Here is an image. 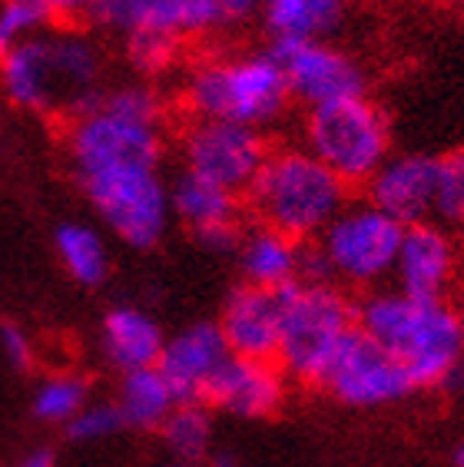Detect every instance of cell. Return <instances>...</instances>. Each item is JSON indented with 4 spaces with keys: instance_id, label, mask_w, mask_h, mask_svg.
<instances>
[{
    "instance_id": "obj_1",
    "label": "cell",
    "mask_w": 464,
    "mask_h": 467,
    "mask_svg": "<svg viewBox=\"0 0 464 467\" xmlns=\"http://www.w3.org/2000/svg\"><path fill=\"white\" fill-rule=\"evenodd\" d=\"M73 182L110 235L136 252L156 249L173 225L166 107L150 83H116L63 123Z\"/></svg>"
},
{
    "instance_id": "obj_2",
    "label": "cell",
    "mask_w": 464,
    "mask_h": 467,
    "mask_svg": "<svg viewBox=\"0 0 464 467\" xmlns=\"http://www.w3.org/2000/svg\"><path fill=\"white\" fill-rule=\"evenodd\" d=\"M358 332L392 355L415 391L464 388V308L378 288L358 302Z\"/></svg>"
},
{
    "instance_id": "obj_3",
    "label": "cell",
    "mask_w": 464,
    "mask_h": 467,
    "mask_svg": "<svg viewBox=\"0 0 464 467\" xmlns=\"http://www.w3.org/2000/svg\"><path fill=\"white\" fill-rule=\"evenodd\" d=\"M0 90L10 107L67 123L107 93V54L87 27H47L0 54Z\"/></svg>"
},
{
    "instance_id": "obj_4",
    "label": "cell",
    "mask_w": 464,
    "mask_h": 467,
    "mask_svg": "<svg viewBox=\"0 0 464 467\" xmlns=\"http://www.w3.org/2000/svg\"><path fill=\"white\" fill-rule=\"evenodd\" d=\"M189 119L272 130L292 107L282 67L272 50H229L199 60L183 80Z\"/></svg>"
},
{
    "instance_id": "obj_5",
    "label": "cell",
    "mask_w": 464,
    "mask_h": 467,
    "mask_svg": "<svg viewBox=\"0 0 464 467\" xmlns=\"http://www.w3.org/2000/svg\"><path fill=\"white\" fill-rule=\"evenodd\" d=\"M345 182L332 176L299 143L269 146L266 162L242 196V206L249 209L256 223L302 245L315 243L322 229L345 209Z\"/></svg>"
},
{
    "instance_id": "obj_6",
    "label": "cell",
    "mask_w": 464,
    "mask_h": 467,
    "mask_svg": "<svg viewBox=\"0 0 464 467\" xmlns=\"http://www.w3.org/2000/svg\"><path fill=\"white\" fill-rule=\"evenodd\" d=\"M405 225L368 199H348L315 243L305 245V282H332L345 292H378L392 282Z\"/></svg>"
},
{
    "instance_id": "obj_7",
    "label": "cell",
    "mask_w": 464,
    "mask_h": 467,
    "mask_svg": "<svg viewBox=\"0 0 464 467\" xmlns=\"http://www.w3.org/2000/svg\"><path fill=\"white\" fill-rule=\"evenodd\" d=\"M282 332L276 365L289 385L319 388L329 365L358 328V302L332 282H295L279 292Z\"/></svg>"
},
{
    "instance_id": "obj_8",
    "label": "cell",
    "mask_w": 464,
    "mask_h": 467,
    "mask_svg": "<svg viewBox=\"0 0 464 467\" xmlns=\"http://www.w3.org/2000/svg\"><path fill=\"white\" fill-rule=\"evenodd\" d=\"M299 146L348 189L365 186L392 156V119L372 97L305 109Z\"/></svg>"
},
{
    "instance_id": "obj_9",
    "label": "cell",
    "mask_w": 464,
    "mask_h": 467,
    "mask_svg": "<svg viewBox=\"0 0 464 467\" xmlns=\"http://www.w3.org/2000/svg\"><path fill=\"white\" fill-rule=\"evenodd\" d=\"M179 170L226 189L232 196H246L259 166L269 156V140L259 130L216 123V119H189L176 140Z\"/></svg>"
},
{
    "instance_id": "obj_10",
    "label": "cell",
    "mask_w": 464,
    "mask_h": 467,
    "mask_svg": "<svg viewBox=\"0 0 464 467\" xmlns=\"http://www.w3.org/2000/svg\"><path fill=\"white\" fill-rule=\"evenodd\" d=\"M93 27L120 36L140 73H160L189 40V0H107Z\"/></svg>"
},
{
    "instance_id": "obj_11",
    "label": "cell",
    "mask_w": 464,
    "mask_h": 467,
    "mask_svg": "<svg viewBox=\"0 0 464 467\" xmlns=\"http://www.w3.org/2000/svg\"><path fill=\"white\" fill-rule=\"evenodd\" d=\"M319 388L335 405L352 411H378L415 395L402 365L358 328L348 335V342L342 345Z\"/></svg>"
},
{
    "instance_id": "obj_12",
    "label": "cell",
    "mask_w": 464,
    "mask_h": 467,
    "mask_svg": "<svg viewBox=\"0 0 464 467\" xmlns=\"http://www.w3.org/2000/svg\"><path fill=\"white\" fill-rule=\"evenodd\" d=\"M272 57L282 67L289 97L305 109L329 107L342 99L368 97L365 67L335 40H312V44H272Z\"/></svg>"
},
{
    "instance_id": "obj_13",
    "label": "cell",
    "mask_w": 464,
    "mask_h": 467,
    "mask_svg": "<svg viewBox=\"0 0 464 467\" xmlns=\"http://www.w3.org/2000/svg\"><path fill=\"white\" fill-rule=\"evenodd\" d=\"M461 243L451 229L428 219L408 225L395 259V288L415 298H448L461 272Z\"/></svg>"
},
{
    "instance_id": "obj_14",
    "label": "cell",
    "mask_w": 464,
    "mask_h": 467,
    "mask_svg": "<svg viewBox=\"0 0 464 467\" xmlns=\"http://www.w3.org/2000/svg\"><path fill=\"white\" fill-rule=\"evenodd\" d=\"M170 213L183 229L193 233L206 252L236 255L242 235V199L199 180L193 172L179 170L170 176Z\"/></svg>"
},
{
    "instance_id": "obj_15",
    "label": "cell",
    "mask_w": 464,
    "mask_h": 467,
    "mask_svg": "<svg viewBox=\"0 0 464 467\" xmlns=\"http://www.w3.org/2000/svg\"><path fill=\"white\" fill-rule=\"evenodd\" d=\"M289 401V378L276 361L236 358L226 361L213 385L206 391L203 405L236 421H266L276 418Z\"/></svg>"
},
{
    "instance_id": "obj_16",
    "label": "cell",
    "mask_w": 464,
    "mask_h": 467,
    "mask_svg": "<svg viewBox=\"0 0 464 467\" xmlns=\"http://www.w3.org/2000/svg\"><path fill=\"white\" fill-rule=\"evenodd\" d=\"M365 199L398 225H418L435 219L438 156L392 153L365 182Z\"/></svg>"
},
{
    "instance_id": "obj_17",
    "label": "cell",
    "mask_w": 464,
    "mask_h": 467,
    "mask_svg": "<svg viewBox=\"0 0 464 467\" xmlns=\"http://www.w3.org/2000/svg\"><path fill=\"white\" fill-rule=\"evenodd\" d=\"M229 358L232 351L219 332V325L203 318V322H189L186 328H179L176 335L166 338L156 371L166 378V385L173 388L179 405H193V401L203 405L213 378Z\"/></svg>"
},
{
    "instance_id": "obj_18",
    "label": "cell",
    "mask_w": 464,
    "mask_h": 467,
    "mask_svg": "<svg viewBox=\"0 0 464 467\" xmlns=\"http://www.w3.org/2000/svg\"><path fill=\"white\" fill-rule=\"evenodd\" d=\"M216 325L236 358L276 361L279 332H282V298L279 292H266V288H232Z\"/></svg>"
},
{
    "instance_id": "obj_19",
    "label": "cell",
    "mask_w": 464,
    "mask_h": 467,
    "mask_svg": "<svg viewBox=\"0 0 464 467\" xmlns=\"http://www.w3.org/2000/svg\"><path fill=\"white\" fill-rule=\"evenodd\" d=\"M236 262H239V272H242V285L282 292V288L302 282L305 245L276 233V229H269V225L252 223L239 235Z\"/></svg>"
},
{
    "instance_id": "obj_20",
    "label": "cell",
    "mask_w": 464,
    "mask_h": 467,
    "mask_svg": "<svg viewBox=\"0 0 464 467\" xmlns=\"http://www.w3.org/2000/svg\"><path fill=\"white\" fill-rule=\"evenodd\" d=\"M163 345V325L140 306H113L100 322V355L120 375L156 368Z\"/></svg>"
},
{
    "instance_id": "obj_21",
    "label": "cell",
    "mask_w": 464,
    "mask_h": 467,
    "mask_svg": "<svg viewBox=\"0 0 464 467\" xmlns=\"http://www.w3.org/2000/svg\"><path fill=\"white\" fill-rule=\"evenodd\" d=\"M348 0H262L259 24L272 44L332 40L345 27Z\"/></svg>"
},
{
    "instance_id": "obj_22",
    "label": "cell",
    "mask_w": 464,
    "mask_h": 467,
    "mask_svg": "<svg viewBox=\"0 0 464 467\" xmlns=\"http://www.w3.org/2000/svg\"><path fill=\"white\" fill-rule=\"evenodd\" d=\"M54 252L60 259L63 272L70 275L77 285L83 288H100L110 279L113 269V255H110V243L103 229L80 219L60 223L54 229Z\"/></svg>"
},
{
    "instance_id": "obj_23",
    "label": "cell",
    "mask_w": 464,
    "mask_h": 467,
    "mask_svg": "<svg viewBox=\"0 0 464 467\" xmlns=\"http://www.w3.org/2000/svg\"><path fill=\"white\" fill-rule=\"evenodd\" d=\"M113 405L120 411L123 428H130V431H160L163 421L170 418L179 401L160 371L143 368V371L120 375V388H116Z\"/></svg>"
},
{
    "instance_id": "obj_24",
    "label": "cell",
    "mask_w": 464,
    "mask_h": 467,
    "mask_svg": "<svg viewBox=\"0 0 464 467\" xmlns=\"http://www.w3.org/2000/svg\"><path fill=\"white\" fill-rule=\"evenodd\" d=\"M90 381L80 371H50L40 378L30 395V414L40 424L67 428V424L90 405Z\"/></svg>"
},
{
    "instance_id": "obj_25",
    "label": "cell",
    "mask_w": 464,
    "mask_h": 467,
    "mask_svg": "<svg viewBox=\"0 0 464 467\" xmlns=\"http://www.w3.org/2000/svg\"><path fill=\"white\" fill-rule=\"evenodd\" d=\"M160 441L173 461H186V464H203L213 451V411L199 401L193 405H176L173 414L163 421Z\"/></svg>"
},
{
    "instance_id": "obj_26",
    "label": "cell",
    "mask_w": 464,
    "mask_h": 467,
    "mask_svg": "<svg viewBox=\"0 0 464 467\" xmlns=\"http://www.w3.org/2000/svg\"><path fill=\"white\" fill-rule=\"evenodd\" d=\"M262 0H189V36H229L259 20Z\"/></svg>"
},
{
    "instance_id": "obj_27",
    "label": "cell",
    "mask_w": 464,
    "mask_h": 467,
    "mask_svg": "<svg viewBox=\"0 0 464 467\" xmlns=\"http://www.w3.org/2000/svg\"><path fill=\"white\" fill-rule=\"evenodd\" d=\"M435 223L445 229H464V146L438 156Z\"/></svg>"
},
{
    "instance_id": "obj_28",
    "label": "cell",
    "mask_w": 464,
    "mask_h": 467,
    "mask_svg": "<svg viewBox=\"0 0 464 467\" xmlns=\"http://www.w3.org/2000/svg\"><path fill=\"white\" fill-rule=\"evenodd\" d=\"M54 27L44 0H0V54Z\"/></svg>"
},
{
    "instance_id": "obj_29",
    "label": "cell",
    "mask_w": 464,
    "mask_h": 467,
    "mask_svg": "<svg viewBox=\"0 0 464 467\" xmlns=\"http://www.w3.org/2000/svg\"><path fill=\"white\" fill-rule=\"evenodd\" d=\"M123 431V421H120V411H116L113 401H90L70 424H67V438L77 441V444H100V441H110Z\"/></svg>"
},
{
    "instance_id": "obj_30",
    "label": "cell",
    "mask_w": 464,
    "mask_h": 467,
    "mask_svg": "<svg viewBox=\"0 0 464 467\" xmlns=\"http://www.w3.org/2000/svg\"><path fill=\"white\" fill-rule=\"evenodd\" d=\"M0 355L14 371H30L37 361V345L30 338V332L20 322L4 318L0 322Z\"/></svg>"
},
{
    "instance_id": "obj_31",
    "label": "cell",
    "mask_w": 464,
    "mask_h": 467,
    "mask_svg": "<svg viewBox=\"0 0 464 467\" xmlns=\"http://www.w3.org/2000/svg\"><path fill=\"white\" fill-rule=\"evenodd\" d=\"M107 0H44L54 27H87L97 24V14Z\"/></svg>"
},
{
    "instance_id": "obj_32",
    "label": "cell",
    "mask_w": 464,
    "mask_h": 467,
    "mask_svg": "<svg viewBox=\"0 0 464 467\" xmlns=\"http://www.w3.org/2000/svg\"><path fill=\"white\" fill-rule=\"evenodd\" d=\"M14 467H57V454L50 448H30Z\"/></svg>"
},
{
    "instance_id": "obj_33",
    "label": "cell",
    "mask_w": 464,
    "mask_h": 467,
    "mask_svg": "<svg viewBox=\"0 0 464 467\" xmlns=\"http://www.w3.org/2000/svg\"><path fill=\"white\" fill-rule=\"evenodd\" d=\"M206 467H252L246 458H239V454H216L213 464H206Z\"/></svg>"
},
{
    "instance_id": "obj_34",
    "label": "cell",
    "mask_w": 464,
    "mask_h": 467,
    "mask_svg": "<svg viewBox=\"0 0 464 467\" xmlns=\"http://www.w3.org/2000/svg\"><path fill=\"white\" fill-rule=\"evenodd\" d=\"M455 467H464V444L455 451Z\"/></svg>"
},
{
    "instance_id": "obj_35",
    "label": "cell",
    "mask_w": 464,
    "mask_h": 467,
    "mask_svg": "<svg viewBox=\"0 0 464 467\" xmlns=\"http://www.w3.org/2000/svg\"><path fill=\"white\" fill-rule=\"evenodd\" d=\"M438 4H464V0H438Z\"/></svg>"
},
{
    "instance_id": "obj_36",
    "label": "cell",
    "mask_w": 464,
    "mask_h": 467,
    "mask_svg": "<svg viewBox=\"0 0 464 467\" xmlns=\"http://www.w3.org/2000/svg\"><path fill=\"white\" fill-rule=\"evenodd\" d=\"M461 255H464V243H461Z\"/></svg>"
}]
</instances>
